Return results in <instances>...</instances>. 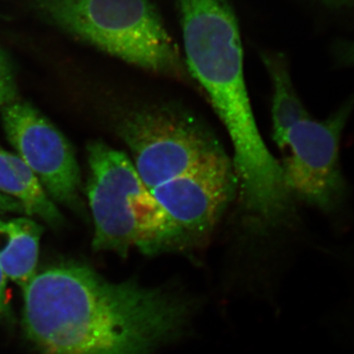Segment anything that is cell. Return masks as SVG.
<instances>
[{"mask_svg": "<svg viewBox=\"0 0 354 354\" xmlns=\"http://www.w3.org/2000/svg\"><path fill=\"white\" fill-rule=\"evenodd\" d=\"M23 292L25 333L39 354H156L195 310L181 291L111 283L81 263L37 272Z\"/></svg>", "mask_w": 354, "mask_h": 354, "instance_id": "cell-1", "label": "cell"}, {"mask_svg": "<svg viewBox=\"0 0 354 354\" xmlns=\"http://www.w3.org/2000/svg\"><path fill=\"white\" fill-rule=\"evenodd\" d=\"M55 24L157 75L192 83L176 44L151 0H37Z\"/></svg>", "mask_w": 354, "mask_h": 354, "instance_id": "cell-2", "label": "cell"}, {"mask_svg": "<svg viewBox=\"0 0 354 354\" xmlns=\"http://www.w3.org/2000/svg\"><path fill=\"white\" fill-rule=\"evenodd\" d=\"M87 153L94 250L123 257L132 248L149 256L174 253L167 216L132 160L100 141L88 144Z\"/></svg>", "mask_w": 354, "mask_h": 354, "instance_id": "cell-3", "label": "cell"}, {"mask_svg": "<svg viewBox=\"0 0 354 354\" xmlns=\"http://www.w3.org/2000/svg\"><path fill=\"white\" fill-rule=\"evenodd\" d=\"M118 133L149 189L195 169L232 160L204 120L174 102H153L131 109L118 122Z\"/></svg>", "mask_w": 354, "mask_h": 354, "instance_id": "cell-4", "label": "cell"}, {"mask_svg": "<svg viewBox=\"0 0 354 354\" xmlns=\"http://www.w3.org/2000/svg\"><path fill=\"white\" fill-rule=\"evenodd\" d=\"M354 108L349 97L326 120L305 118L286 136L290 155L281 164L283 179L292 198L330 212L346 196V183L339 164V139Z\"/></svg>", "mask_w": 354, "mask_h": 354, "instance_id": "cell-5", "label": "cell"}, {"mask_svg": "<svg viewBox=\"0 0 354 354\" xmlns=\"http://www.w3.org/2000/svg\"><path fill=\"white\" fill-rule=\"evenodd\" d=\"M164 209L172 251L188 253L206 243L239 192L232 160L207 165L150 189Z\"/></svg>", "mask_w": 354, "mask_h": 354, "instance_id": "cell-6", "label": "cell"}, {"mask_svg": "<svg viewBox=\"0 0 354 354\" xmlns=\"http://www.w3.org/2000/svg\"><path fill=\"white\" fill-rule=\"evenodd\" d=\"M7 138L53 201L78 208L81 172L68 140L28 102L1 109Z\"/></svg>", "mask_w": 354, "mask_h": 354, "instance_id": "cell-7", "label": "cell"}, {"mask_svg": "<svg viewBox=\"0 0 354 354\" xmlns=\"http://www.w3.org/2000/svg\"><path fill=\"white\" fill-rule=\"evenodd\" d=\"M41 234L43 227L32 218H0V267L22 290L36 276Z\"/></svg>", "mask_w": 354, "mask_h": 354, "instance_id": "cell-8", "label": "cell"}, {"mask_svg": "<svg viewBox=\"0 0 354 354\" xmlns=\"http://www.w3.org/2000/svg\"><path fill=\"white\" fill-rule=\"evenodd\" d=\"M0 192L18 200L26 215L36 216L53 227L64 221L59 209L48 197L38 178L19 156L0 148Z\"/></svg>", "mask_w": 354, "mask_h": 354, "instance_id": "cell-9", "label": "cell"}, {"mask_svg": "<svg viewBox=\"0 0 354 354\" xmlns=\"http://www.w3.org/2000/svg\"><path fill=\"white\" fill-rule=\"evenodd\" d=\"M261 58L272 87V138L279 149L285 150L291 127L309 118V114L293 86L286 55L267 50L261 53Z\"/></svg>", "mask_w": 354, "mask_h": 354, "instance_id": "cell-10", "label": "cell"}, {"mask_svg": "<svg viewBox=\"0 0 354 354\" xmlns=\"http://www.w3.org/2000/svg\"><path fill=\"white\" fill-rule=\"evenodd\" d=\"M17 97V85L12 66L3 50L0 48V106L15 102Z\"/></svg>", "mask_w": 354, "mask_h": 354, "instance_id": "cell-11", "label": "cell"}, {"mask_svg": "<svg viewBox=\"0 0 354 354\" xmlns=\"http://www.w3.org/2000/svg\"><path fill=\"white\" fill-rule=\"evenodd\" d=\"M335 57L339 65L354 66V41H339L335 46Z\"/></svg>", "mask_w": 354, "mask_h": 354, "instance_id": "cell-12", "label": "cell"}, {"mask_svg": "<svg viewBox=\"0 0 354 354\" xmlns=\"http://www.w3.org/2000/svg\"><path fill=\"white\" fill-rule=\"evenodd\" d=\"M10 317L11 307L7 291V278L0 267V319H9Z\"/></svg>", "mask_w": 354, "mask_h": 354, "instance_id": "cell-13", "label": "cell"}, {"mask_svg": "<svg viewBox=\"0 0 354 354\" xmlns=\"http://www.w3.org/2000/svg\"><path fill=\"white\" fill-rule=\"evenodd\" d=\"M6 213L22 214L25 209L18 200L0 192V216Z\"/></svg>", "mask_w": 354, "mask_h": 354, "instance_id": "cell-14", "label": "cell"}, {"mask_svg": "<svg viewBox=\"0 0 354 354\" xmlns=\"http://www.w3.org/2000/svg\"><path fill=\"white\" fill-rule=\"evenodd\" d=\"M321 1L330 8H342V7L354 6V0H321Z\"/></svg>", "mask_w": 354, "mask_h": 354, "instance_id": "cell-15", "label": "cell"}]
</instances>
